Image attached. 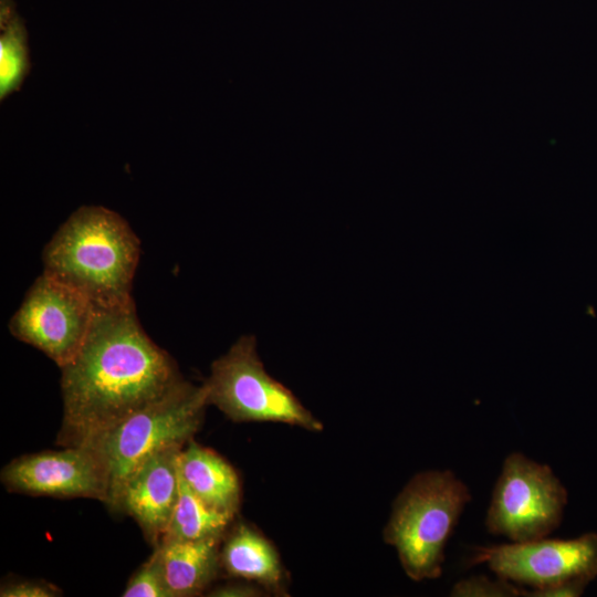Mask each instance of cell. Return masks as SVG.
<instances>
[{
	"label": "cell",
	"instance_id": "1",
	"mask_svg": "<svg viewBox=\"0 0 597 597\" xmlns=\"http://www.w3.org/2000/svg\"><path fill=\"white\" fill-rule=\"evenodd\" d=\"M60 369L62 447H87L185 380L172 357L143 329L134 302L96 310L82 347Z\"/></svg>",
	"mask_w": 597,
	"mask_h": 597
},
{
	"label": "cell",
	"instance_id": "2",
	"mask_svg": "<svg viewBox=\"0 0 597 597\" xmlns=\"http://www.w3.org/2000/svg\"><path fill=\"white\" fill-rule=\"evenodd\" d=\"M140 243L129 224L101 206H83L57 229L42 253L43 273L83 294L96 310L132 302Z\"/></svg>",
	"mask_w": 597,
	"mask_h": 597
},
{
	"label": "cell",
	"instance_id": "3",
	"mask_svg": "<svg viewBox=\"0 0 597 597\" xmlns=\"http://www.w3.org/2000/svg\"><path fill=\"white\" fill-rule=\"evenodd\" d=\"M471 493L450 470H428L413 475L394 501L384 540L395 547L406 575L412 580L442 574L444 548Z\"/></svg>",
	"mask_w": 597,
	"mask_h": 597
},
{
	"label": "cell",
	"instance_id": "4",
	"mask_svg": "<svg viewBox=\"0 0 597 597\" xmlns=\"http://www.w3.org/2000/svg\"><path fill=\"white\" fill-rule=\"evenodd\" d=\"M207 390L182 380L169 392L96 438L95 450L108 473L107 506L115 510L121 489L129 474L149 455L172 444L185 446L200 429Z\"/></svg>",
	"mask_w": 597,
	"mask_h": 597
},
{
	"label": "cell",
	"instance_id": "5",
	"mask_svg": "<svg viewBox=\"0 0 597 597\" xmlns=\"http://www.w3.org/2000/svg\"><path fill=\"white\" fill-rule=\"evenodd\" d=\"M209 406L234 422H281L317 432L323 423L268 374L253 335H242L211 364L203 383Z\"/></svg>",
	"mask_w": 597,
	"mask_h": 597
},
{
	"label": "cell",
	"instance_id": "6",
	"mask_svg": "<svg viewBox=\"0 0 597 597\" xmlns=\"http://www.w3.org/2000/svg\"><path fill=\"white\" fill-rule=\"evenodd\" d=\"M472 562L484 563L531 597H576L597 577V533L576 538H540L474 548Z\"/></svg>",
	"mask_w": 597,
	"mask_h": 597
},
{
	"label": "cell",
	"instance_id": "7",
	"mask_svg": "<svg viewBox=\"0 0 597 597\" xmlns=\"http://www.w3.org/2000/svg\"><path fill=\"white\" fill-rule=\"evenodd\" d=\"M567 491L547 464L510 453L494 485L485 527L512 542L546 537L562 522Z\"/></svg>",
	"mask_w": 597,
	"mask_h": 597
},
{
	"label": "cell",
	"instance_id": "8",
	"mask_svg": "<svg viewBox=\"0 0 597 597\" xmlns=\"http://www.w3.org/2000/svg\"><path fill=\"white\" fill-rule=\"evenodd\" d=\"M95 314L83 294L42 273L11 317L9 331L62 367L82 347Z\"/></svg>",
	"mask_w": 597,
	"mask_h": 597
},
{
	"label": "cell",
	"instance_id": "9",
	"mask_svg": "<svg viewBox=\"0 0 597 597\" xmlns=\"http://www.w3.org/2000/svg\"><path fill=\"white\" fill-rule=\"evenodd\" d=\"M7 490L29 495L90 498L108 501V473L98 453L88 447L21 455L1 471Z\"/></svg>",
	"mask_w": 597,
	"mask_h": 597
},
{
	"label": "cell",
	"instance_id": "10",
	"mask_svg": "<svg viewBox=\"0 0 597 597\" xmlns=\"http://www.w3.org/2000/svg\"><path fill=\"white\" fill-rule=\"evenodd\" d=\"M172 444L149 455L124 482L114 511L130 515L154 545L161 541L179 496V454Z\"/></svg>",
	"mask_w": 597,
	"mask_h": 597
},
{
	"label": "cell",
	"instance_id": "11",
	"mask_svg": "<svg viewBox=\"0 0 597 597\" xmlns=\"http://www.w3.org/2000/svg\"><path fill=\"white\" fill-rule=\"evenodd\" d=\"M220 569L229 577L256 583L281 594L285 573L272 543L252 526L239 522L227 531L220 548Z\"/></svg>",
	"mask_w": 597,
	"mask_h": 597
},
{
	"label": "cell",
	"instance_id": "12",
	"mask_svg": "<svg viewBox=\"0 0 597 597\" xmlns=\"http://www.w3.org/2000/svg\"><path fill=\"white\" fill-rule=\"evenodd\" d=\"M178 468L182 481L196 495L210 506L235 516L241 503V485L226 459L191 439L179 454Z\"/></svg>",
	"mask_w": 597,
	"mask_h": 597
},
{
	"label": "cell",
	"instance_id": "13",
	"mask_svg": "<svg viewBox=\"0 0 597 597\" xmlns=\"http://www.w3.org/2000/svg\"><path fill=\"white\" fill-rule=\"evenodd\" d=\"M222 540L166 541L158 544L171 597L197 596L208 588L220 570Z\"/></svg>",
	"mask_w": 597,
	"mask_h": 597
},
{
	"label": "cell",
	"instance_id": "14",
	"mask_svg": "<svg viewBox=\"0 0 597 597\" xmlns=\"http://www.w3.org/2000/svg\"><path fill=\"white\" fill-rule=\"evenodd\" d=\"M233 521L234 515L207 504L180 476L178 501L160 542L222 538Z\"/></svg>",
	"mask_w": 597,
	"mask_h": 597
},
{
	"label": "cell",
	"instance_id": "15",
	"mask_svg": "<svg viewBox=\"0 0 597 597\" xmlns=\"http://www.w3.org/2000/svg\"><path fill=\"white\" fill-rule=\"evenodd\" d=\"M0 97L17 91L29 73L28 33L23 19L15 12L0 22Z\"/></svg>",
	"mask_w": 597,
	"mask_h": 597
},
{
	"label": "cell",
	"instance_id": "16",
	"mask_svg": "<svg viewBox=\"0 0 597 597\" xmlns=\"http://www.w3.org/2000/svg\"><path fill=\"white\" fill-rule=\"evenodd\" d=\"M123 597H171L168 589L161 551L155 546L149 558L135 572L124 589Z\"/></svg>",
	"mask_w": 597,
	"mask_h": 597
},
{
	"label": "cell",
	"instance_id": "17",
	"mask_svg": "<svg viewBox=\"0 0 597 597\" xmlns=\"http://www.w3.org/2000/svg\"><path fill=\"white\" fill-rule=\"evenodd\" d=\"M452 597H515L526 596V589L504 578L492 580L485 576H472L458 582L451 589Z\"/></svg>",
	"mask_w": 597,
	"mask_h": 597
},
{
	"label": "cell",
	"instance_id": "18",
	"mask_svg": "<svg viewBox=\"0 0 597 597\" xmlns=\"http://www.w3.org/2000/svg\"><path fill=\"white\" fill-rule=\"evenodd\" d=\"M61 595L57 587L41 582H17L1 586V597H54Z\"/></svg>",
	"mask_w": 597,
	"mask_h": 597
},
{
	"label": "cell",
	"instance_id": "19",
	"mask_svg": "<svg viewBox=\"0 0 597 597\" xmlns=\"http://www.w3.org/2000/svg\"><path fill=\"white\" fill-rule=\"evenodd\" d=\"M260 586V585H259ZM258 585L249 583H230L211 590L209 596L217 597H249V596H261L263 595V589Z\"/></svg>",
	"mask_w": 597,
	"mask_h": 597
}]
</instances>
